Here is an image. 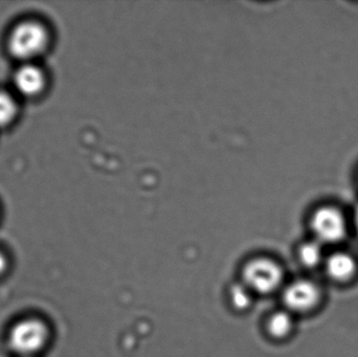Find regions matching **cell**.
I'll return each instance as SVG.
<instances>
[{"label":"cell","instance_id":"cell-13","mask_svg":"<svg viewBox=\"0 0 358 357\" xmlns=\"http://www.w3.org/2000/svg\"><path fill=\"white\" fill-rule=\"evenodd\" d=\"M355 224H357V228L358 231V207L357 210V213H355Z\"/></svg>","mask_w":358,"mask_h":357},{"label":"cell","instance_id":"cell-10","mask_svg":"<svg viewBox=\"0 0 358 357\" xmlns=\"http://www.w3.org/2000/svg\"><path fill=\"white\" fill-rule=\"evenodd\" d=\"M252 295L254 293L242 283V284H236L231 287L229 297H231V304L236 309L246 310L252 305Z\"/></svg>","mask_w":358,"mask_h":357},{"label":"cell","instance_id":"cell-2","mask_svg":"<svg viewBox=\"0 0 358 357\" xmlns=\"http://www.w3.org/2000/svg\"><path fill=\"white\" fill-rule=\"evenodd\" d=\"M50 339V329L36 318L19 321L10 329L8 344L13 351L22 357H31L41 351Z\"/></svg>","mask_w":358,"mask_h":357},{"label":"cell","instance_id":"cell-8","mask_svg":"<svg viewBox=\"0 0 358 357\" xmlns=\"http://www.w3.org/2000/svg\"><path fill=\"white\" fill-rule=\"evenodd\" d=\"M267 331L275 339H284L294 329V319L289 312H275L267 321Z\"/></svg>","mask_w":358,"mask_h":357},{"label":"cell","instance_id":"cell-5","mask_svg":"<svg viewBox=\"0 0 358 357\" xmlns=\"http://www.w3.org/2000/svg\"><path fill=\"white\" fill-rule=\"evenodd\" d=\"M282 299L290 314L309 312L319 302V287L311 281L296 280L285 287Z\"/></svg>","mask_w":358,"mask_h":357},{"label":"cell","instance_id":"cell-12","mask_svg":"<svg viewBox=\"0 0 358 357\" xmlns=\"http://www.w3.org/2000/svg\"><path fill=\"white\" fill-rule=\"evenodd\" d=\"M8 261L6 256L0 251V276L6 272V268H8Z\"/></svg>","mask_w":358,"mask_h":357},{"label":"cell","instance_id":"cell-7","mask_svg":"<svg viewBox=\"0 0 358 357\" xmlns=\"http://www.w3.org/2000/svg\"><path fill=\"white\" fill-rule=\"evenodd\" d=\"M325 270L330 278L343 282L355 276L357 270V261L350 254L338 252L326 259Z\"/></svg>","mask_w":358,"mask_h":357},{"label":"cell","instance_id":"cell-9","mask_svg":"<svg viewBox=\"0 0 358 357\" xmlns=\"http://www.w3.org/2000/svg\"><path fill=\"white\" fill-rule=\"evenodd\" d=\"M299 259L306 268H315L323 261V249L317 241L303 243L299 249Z\"/></svg>","mask_w":358,"mask_h":357},{"label":"cell","instance_id":"cell-6","mask_svg":"<svg viewBox=\"0 0 358 357\" xmlns=\"http://www.w3.org/2000/svg\"><path fill=\"white\" fill-rule=\"evenodd\" d=\"M14 85L22 96H36L45 87V75L39 67L25 64L15 73Z\"/></svg>","mask_w":358,"mask_h":357},{"label":"cell","instance_id":"cell-11","mask_svg":"<svg viewBox=\"0 0 358 357\" xmlns=\"http://www.w3.org/2000/svg\"><path fill=\"white\" fill-rule=\"evenodd\" d=\"M17 115V104L10 94L0 92V127L12 123Z\"/></svg>","mask_w":358,"mask_h":357},{"label":"cell","instance_id":"cell-3","mask_svg":"<svg viewBox=\"0 0 358 357\" xmlns=\"http://www.w3.org/2000/svg\"><path fill=\"white\" fill-rule=\"evenodd\" d=\"M281 266L269 258H256L246 263L242 270L243 284L259 295H269L278 291L283 283Z\"/></svg>","mask_w":358,"mask_h":357},{"label":"cell","instance_id":"cell-4","mask_svg":"<svg viewBox=\"0 0 358 357\" xmlns=\"http://www.w3.org/2000/svg\"><path fill=\"white\" fill-rule=\"evenodd\" d=\"M311 228L317 242L334 245L346 236V220L343 214L334 207H321L311 218Z\"/></svg>","mask_w":358,"mask_h":357},{"label":"cell","instance_id":"cell-1","mask_svg":"<svg viewBox=\"0 0 358 357\" xmlns=\"http://www.w3.org/2000/svg\"><path fill=\"white\" fill-rule=\"evenodd\" d=\"M48 44V33L37 21L19 23L8 38L10 54L20 60H31L44 52Z\"/></svg>","mask_w":358,"mask_h":357}]
</instances>
